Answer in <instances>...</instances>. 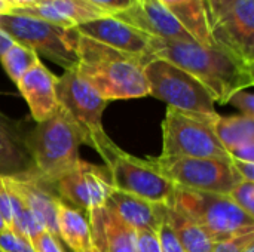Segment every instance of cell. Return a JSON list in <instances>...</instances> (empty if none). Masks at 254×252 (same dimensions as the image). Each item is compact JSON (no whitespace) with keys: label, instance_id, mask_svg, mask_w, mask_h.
Segmentation results:
<instances>
[{"label":"cell","instance_id":"obj_18","mask_svg":"<svg viewBox=\"0 0 254 252\" xmlns=\"http://www.w3.org/2000/svg\"><path fill=\"white\" fill-rule=\"evenodd\" d=\"M37 174L25 146V131L0 113V177L13 178Z\"/></svg>","mask_w":254,"mask_h":252},{"label":"cell","instance_id":"obj_5","mask_svg":"<svg viewBox=\"0 0 254 252\" xmlns=\"http://www.w3.org/2000/svg\"><path fill=\"white\" fill-rule=\"evenodd\" d=\"M219 116V113H190L168 107L162 120L161 156L232 160L216 134Z\"/></svg>","mask_w":254,"mask_h":252},{"label":"cell","instance_id":"obj_36","mask_svg":"<svg viewBox=\"0 0 254 252\" xmlns=\"http://www.w3.org/2000/svg\"><path fill=\"white\" fill-rule=\"evenodd\" d=\"M4 1L12 7V10H15V9H24V7L34 6L43 0H4Z\"/></svg>","mask_w":254,"mask_h":252},{"label":"cell","instance_id":"obj_12","mask_svg":"<svg viewBox=\"0 0 254 252\" xmlns=\"http://www.w3.org/2000/svg\"><path fill=\"white\" fill-rule=\"evenodd\" d=\"M54 189L61 202L88 215L89 211L106 205L113 186L109 174L103 168L79 159L54 184Z\"/></svg>","mask_w":254,"mask_h":252},{"label":"cell","instance_id":"obj_11","mask_svg":"<svg viewBox=\"0 0 254 252\" xmlns=\"http://www.w3.org/2000/svg\"><path fill=\"white\" fill-rule=\"evenodd\" d=\"M106 166L113 189L171 206L176 184L164 177L150 160L138 159L118 147Z\"/></svg>","mask_w":254,"mask_h":252},{"label":"cell","instance_id":"obj_24","mask_svg":"<svg viewBox=\"0 0 254 252\" xmlns=\"http://www.w3.org/2000/svg\"><path fill=\"white\" fill-rule=\"evenodd\" d=\"M216 134L228 153L238 147L254 144V117L241 113L219 116L216 122Z\"/></svg>","mask_w":254,"mask_h":252},{"label":"cell","instance_id":"obj_29","mask_svg":"<svg viewBox=\"0 0 254 252\" xmlns=\"http://www.w3.org/2000/svg\"><path fill=\"white\" fill-rule=\"evenodd\" d=\"M254 242V232L253 233H246V235H240L226 241H220L214 244L213 252H243L244 248Z\"/></svg>","mask_w":254,"mask_h":252},{"label":"cell","instance_id":"obj_13","mask_svg":"<svg viewBox=\"0 0 254 252\" xmlns=\"http://www.w3.org/2000/svg\"><path fill=\"white\" fill-rule=\"evenodd\" d=\"M3 181L36 215L43 229L58 238V205L61 201L55 193L54 184L48 183L39 174L3 178Z\"/></svg>","mask_w":254,"mask_h":252},{"label":"cell","instance_id":"obj_3","mask_svg":"<svg viewBox=\"0 0 254 252\" xmlns=\"http://www.w3.org/2000/svg\"><path fill=\"white\" fill-rule=\"evenodd\" d=\"M55 97L58 105L79 131L82 144L94 149L107 163L118 149L103 126L107 101L77 74L76 68L65 70L57 77Z\"/></svg>","mask_w":254,"mask_h":252},{"label":"cell","instance_id":"obj_40","mask_svg":"<svg viewBox=\"0 0 254 252\" xmlns=\"http://www.w3.org/2000/svg\"><path fill=\"white\" fill-rule=\"evenodd\" d=\"M6 227H7V224H6V223H4V220L0 217V232H1V230H4Z\"/></svg>","mask_w":254,"mask_h":252},{"label":"cell","instance_id":"obj_9","mask_svg":"<svg viewBox=\"0 0 254 252\" xmlns=\"http://www.w3.org/2000/svg\"><path fill=\"white\" fill-rule=\"evenodd\" d=\"M214 45L254 65V0H204Z\"/></svg>","mask_w":254,"mask_h":252},{"label":"cell","instance_id":"obj_23","mask_svg":"<svg viewBox=\"0 0 254 252\" xmlns=\"http://www.w3.org/2000/svg\"><path fill=\"white\" fill-rule=\"evenodd\" d=\"M167 221L176 233L185 252H213L214 241L190 217L167 206Z\"/></svg>","mask_w":254,"mask_h":252},{"label":"cell","instance_id":"obj_10","mask_svg":"<svg viewBox=\"0 0 254 252\" xmlns=\"http://www.w3.org/2000/svg\"><path fill=\"white\" fill-rule=\"evenodd\" d=\"M149 160L177 187L189 190L229 195L243 181L232 160L164 156H156Z\"/></svg>","mask_w":254,"mask_h":252},{"label":"cell","instance_id":"obj_7","mask_svg":"<svg viewBox=\"0 0 254 252\" xmlns=\"http://www.w3.org/2000/svg\"><path fill=\"white\" fill-rule=\"evenodd\" d=\"M0 31L15 43L34 50L65 70L76 67V28H63L46 21L15 13L0 15Z\"/></svg>","mask_w":254,"mask_h":252},{"label":"cell","instance_id":"obj_39","mask_svg":"<svg viewBox=\"0 0 254 252\" xmlns=\"http://www.w3.org/2000/svg\"><path fill=\"white\" fill-rule=\"evenodd\" d=\"M243 252H254V242H252V244H249L246 248H244V251Z\"/></svg>","mask_w":254,"mask_h":252},{"label":"cell","instance_id":"obj_14","mask_svg":"<svg viewBox=\"0 0 254 252\" xmlns=\"http://www.w3.org/2000/svg\"><path fill=\"white\" fill-rule=\"evenodd\" d=\"M113 16L155 39L195 42L158 0H132L127 9L116 12Z\"/></svg>","mask_w":254,"mask_h":252},{"label":"cell","instance_id":"obj_6","mask_svg":"<svg viewBox=\"0 0 254 252\" xmlns=\"http://www.w3.org/2000/svg\"><path fill=\"white\" fill-rule=\"evenodd\" d=\"M171 206L198 223L214 242L254 232L253 217L238 208L228 195L196 192L176 186Z\"/></svg>","mask_w":254,"mask_h":252},{"label":"cell","instance_id":"obj_17","mask_svg":"<svg viewBox=\"0 0 254 252\" xmlns=\"http://www.w3.org/2000/svg\"><path fill=\"white\" fill-rule=\"evenodd\" d=\"M55 82L57 76L39 61L16 83L36 123L48 119L60 108L55 97Z\"/></svg>","mask_w":254,"mask_h":252},{"label":"cell","instance_id":"obj_15","mask_svg":"<svg viewBox=\"0 0 254 252\" xmlns=\"http://www.w3.org/2000/svg\"><path fill=\"white\" fill-rule=\"evenodd\" d=\"M76 31L113 49L138 55L149 61L152 59V43L155 37L115 18L113 15L77 25Z\"/></svg>","mask_w":254,"mask_h":252},{"label":"cell","instance_id":"obj_33","mask_svg":"<svg viewBox=\"0 0 254 252\" xmlns=\"http://www.w3.org/2000/svg\"><path fill=\"white\" fill-rule=\"evenodd\" d=\"M89 3H92L94 6L110 12L112 15H115L116 12H121L124 9H127L132 0H88Z\"/></svg>","mask_w":254,"mask_h":252},{"label":"cell","instance_id":"obj_26","mask_svg":"<svg viewBox=\"0 0 254 252\" xmlns=\"http://www.w3.org/2000/svg\"><path fill=\"white\" fill-rule=\"evenodd\" d=\"M234 203L241 208L246 214L254 218V183L252 181H240L228 195Z\"/></svg>","mask_w":254,"mask_h":252},{"label":"cell","instance_id":"obj_34","mask_svg":"<svg viewBox=\"0 0 254 252\" xmlns=\"http://www.w3.org/2000/svg\"><path fill=\"white\" fill-rule=\"evenodd\" d=\"M234 166L237 169V172L240 174V177L244 181H252L254 183V163L252 162H243V160H235L232 159Z\"/></svg>","mask_w":254,"mask_h":252},{"label":"cell","instance_id":"obj_37","mask_svg":"<svg viewBox=\"0 0 254 252\" xmlns=\"http://www.w3.org/2000/svg\"><path fill=\"white\" fill-rule=\"evenodd\" d=\"M13 43H15V42H13L9 36H6L3 31H0V56H1Z\"/></svg>","mask_w":254,"mask_h":252},{"label":"cell","instance_id":"obj_28","mask_svg":"<svg viewBox=\"0 0 254 252\" xmlns=\"http://www.w3.org/2000/svg\"><path fill=\"white\" fill-rule=\"evenodd\" d=\"M0 251L1 252H36L31 242L12 232L9 227L0 232Z\"/></svg>","mask_w":254,"mask_h":252},{"label":"cell","instance_id":"obj_22","mask_svg":"<svg viewBox=\"0 0 254 252\" xmlns=\"http://www.w3.org/2000/svg\"><path fill=\"white\" fill-rule=\"evenodd\" d=\"M58 239L73 252H83L92 247L91 226L86 214L60 202L58 205Z\"/></svg>","mask_w":254,"mask_h":252},{"label":"cell","instance_id":"obj_20","mask_svg":"<svg viewBox=\"0 0 254 252\" xmlns=\"http://www.w3.org/2000/svg\"><path fill=\"white\" fill-rule=\"evenodd\" d=\"M134 232H156L165 205L113 189L104 205Z\"/></svg>","mask_w":254,"mask_h":252},{"label":"cell","instance_id":"obj_42","mask_svg":"<svg viewBox=\"0 0 254 252\" xmlns=\"http://www.w3.org/2000/svg\"><path fill=\"white\" fill-rule=\"evenodd\" d=\"M0 252H1V251H0Z\"/></svg>","mask_w":254,"mask_h":252},{"label":"cell","instance_id":"obj_35","mask_svg":"<svg viewBox=\"0 0 254 252\" xmlns=\"http://www.w3.org/2000/svg\"><path fill=\"white\" fill-rule=\"evenodd\" d=\"M229 154L235 160H243V162H252V163H254V144H247V146L238 147V149L232 150Z\"/></svg>","mask_w":254,"mask_h":252},{"label":"cell","instance_id":"obj_2","mask_svg":"<svg viewBox=\"0 0 254 252\" xmlns=\"http://www.w3.org/2000/svg\"><path fill=\"white\" fill-rule=\"evenodd\" d=\"M76 71L107 102L149 95L144 65L149 59L131 55L77 33Z\"/></svg>","mask_w":254,"mask_h":252},{"label":"cell","instance_id":"obj_32","mask_svg":"<svg viewBox=\"0 0 254 252\" xmlns=\"http://www.w3.org/2000/svg\"><path fill=\"white\" fill-rule=\"evenodd\" d=\"M135 251L134 252H161L156 232H135Z\"/></svg>","mask_w":254,"mask_h":252},{"label":"cell","instance_id":"obj_38","mask_svg":"<svg viewBox=\"0 0 254 252\" xmlns=\"http://www.w3.org/2000/svg\"><path fill=\"white\" fill-rule=\"evenodd\" d=\"M10 12H12V7L4 0H0V15H6V13H10Z\"/></svg>","mask_w":254,"mask_h":252},{"label":"cell","instance_id":"obj_1","mask_svg":"<svg viewBox=\"0 0 254 252\" xmlns=\"http://www.w3.org/2000/svg\"><path fill=\"white\" fill-rule=\"evenodd\" d=\"M152 58L167 59L192 74L213 97L214 104H228L229 98L254 83V65L222 49L196 42H168L153 39Z\"/></svg>","mask_w":254,"mask_h":252},{"label":"cell","instance_id":"obj_16","mask_svg":"<svg viewBox=\"0 0 254 252\" xmlns=\"http://www.w3.org/2000/svg\"><path fill=\"white\" fill-rule=\"evenodd\" d=\"M10 13L37 18L63 28H76L77 25L112 16L110 12L94 6L88 0H43L30 7L15 9Z\"/></svg>","mask_w":254,"mask_h":252},{"label":"cell","instance_id":"obj_21","mask_svg":"<svg viewBox=\"0 0 254 252\" xmlns=\"http://www.w3.org/2000/svg\"><path fill=\"white\" fill-rule=\"evenodd\" d=\"M174 19L202 46H214L211 39L204 0H158Z\"/></svg>","mask_w":254,"mask_h":252},{"label":"cell","instance_id":"obj_27","mask_svg":"<svg viewBox=\"0 0 254 252\" xmlns=\"http://www.w3.org/2000/svg\"><path fill=\"white\" fill-rule=\"evenodd\" d=\"M156 236L159 241L161 252H185L176 233L173 232L171 226L167 221V205L164 206L162 217H161V221H159V226L156 230Z\"/></svg>","mask_w":254,"mask_h":252},{"label":"cell","instance_id":"obj_31","mask_svg":"<svg viewBox=\"0 0 254 252\" xmlns=\"http://www.w3.org/2000/svg\"><path fill=\"white\" fill-rule=\"evenodd\" d=\"M228 104L237 107L241 111V114L254 117V95L252 92H247L246 89L238 91L229 98Z\"/></svg>","mask_w":254,"mask_h":252},{"label":"cell","instance_id":"obj_30","mask_svg":"<svg viewBox=\"0 0 254 252\" xmlns=\"http://www.w3.org/2000/svg\"><path fill=\"white\" fill-rule=\"evenodd\" d=\"M31 245L36 252H65L61 245V241L58 238H55L54 235L48 233L46 230H43L31 242Z\"/></svg>","mask_w":254,"mask_h":252},{"label":"cell","instance_id":"obj_41","mask_svg":"<svg viewBox=\"0 0 254 252\" xmlns=\"http://www.w3.org/2000/svg\"><path fill=\"white\" fill-rule=\"evenodd\" d=\"M83 252H100V251H98V250H97L95 247H91L89 250H86V251H83Z\"/></svg>","mask_w":254,"mask_h":252},{"label":"cell","instance_id":"obj_8","mask_svg":"<svg viewBox=\"0 0 254 252\" xmlns=\"http://www.w3.org/2000/svg\"><path fill=\"white\" fill-rule=\"evenodd\" d=\"M144 77L149 95L167 102L171 108L204 114L217 113L210 92L192 74L167 59L152 58L144 65Z\"/></svg>","mask_w":254,"mask_h":252},{"label":"cell","instance_id":"obj_19","mask_svg":"<svg viewBox=\"0 0 254 252\" xmlns=\"http://www.w3.org/2000/svg\"><path fill=\"white\" fill-rule=\"evenodd\" d=\"M92 247L100 252H134L137 233L106 206L88 214Z\"/></svg>","mask_w":254,"mask_h":252},{"label":"cell","instance_id":"obj_4","mask_svg":"<svg viewBox=\"0 0 254 252\" xmlns=\"http://www.w3.org/2000/svg\"><path fill=\"white\" fill-rule=\"evenodd\" d=\"M25 146L37 174L55 184L79 162L82 138L60 107L52 116L25 131Z\"/></svg>","mask_w":254,"mask_h":252},{"label":"cell","instance_id":"obj_25","mask_svg":"<svg viewBox=\"0 0 254 252\" xmlns=\"http://www.w3.org/2000/svg\"><path fill=\"white\" fill-rule=\"evenodd\" d=\"M39 61H40V58L34 50H31L22 45H18V43H13L0 56V62H1L4 71L7 73V76L10 77V80L15 85Z\"/></svg>","mask_w":254,"mask_h":252}]
</instances>
